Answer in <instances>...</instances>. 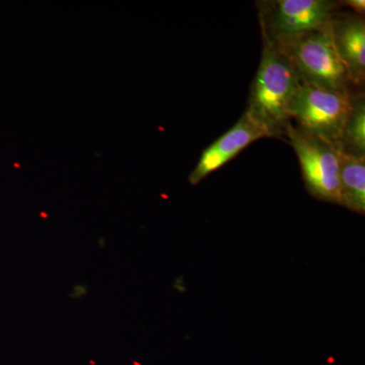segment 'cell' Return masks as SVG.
I'll list each match as a JSON object with an SVG mask.
<instances>
[{
    "instance_id": "1",
    "label": "cell",
    "mask_w": 365,
    "mask_h": 365,
    "mask_svg": "<svg viewBox=\"0 0 365 365\" xmlns=\"http://www.w3.org/2000/svg\"><path fill=\"white\" fill-rule=\"evenodd\" d=\"M262 39L260 66L250 88L246 111L269 136L283 137L292 121L290 107L302 83L277 45L266 36L262 35Z\"/></svg>"
},
{
    "instance_id": "2",
    "label": "cell",
    "mask_w": 365,
    "mask_h": 365,
    "mask_svg": "<svg viewBox=\"0 0 365 365\" xmlns=\"http://www.w3.org/2000/svg\"><path fill=\"white\" fill-rule=\"evenodd\" d=\"M274 43L294 67L302 86L352 91L351 79L334 47L330 28Z\"/></svg>"
},
{
    "instance_id": "3",
    "label": "cell",
    "mask_w": 365,
    "mask_h": 365,
    "mask_svg": "<svg viewBox=\"0 0 365 365\" xmlns=\"http://www.w3.org/2000/svg\"><path fill=\"white\" fill-rule=\"evenodd\" d=\"M285 136L299 158L307 192L317 200L340 205L339 148L302 131L292 121Z\"/></svg>"
},
{
    "instance_id": "4",
    "label": "cell",
    "mask_w": 365,
    "mask_h": 365,
    "mask_svg": "<svg viewBox=\"0 0 365 365\" xmlns=\"http://www.w3.org/2000/svg\"><path fill=\"white\" fill-rule=\"evenodd\" d=\"M353 96V91L342 93L302 85L290 107V119L302 131L337 148Z\"/></svg>"
},
{
    "instance_id": "5",
    "label": "cell",
    "mask_w": 365,
    "mask_h": 365,
    "mask_svg": "<svg viewBox=\"0 0 365 365\" xmlns=\"http://www.w3.org/2000/svg\"><path fill=\"white\" fill-rule=\"evenodd\" d=\"M262 35L280 41L330 28L339 1L269 0L257 2Z\"/></svg>"
},
{
    "instance_id": "6",
    "label": "cell",
    "mask_w": 365,
    "mask_h": 365,
    "mask_svg": "<svg viewBox=\"0 0 365 365\" xmlns=\"http://www.w3.org/2000/svg\"><path fill=\"white\" fill-rule=\"evenodd\" d=\"M266 137H270L268 132L245 111L230 130L203 150L195 168L190 173V184L198 185L209 175L234 160L250 144Z\"/></svg>"
},
{
    "instance_id": "7",
    "label": "cell",
    "mask_w": 365,
    "mask_h": 365,
    "mask_svg": "<svg viewBox=\"0 0 365 365\" xmlns=\"http://www.w3.org/2000/svg\"><path fill=\"white\" fill-rule=\"evenodd\" d=\"M330 31L334 47L347 69L352 85L360 88L365 79L364 16L353 11H336Z\"/></svg>"
},
{
    "instance_id": "8",
    "label": "cell",
    "mask_w": 365,
    "mask_h": 365,
    "mask_svg": "<svg viewBox=\"0 0 365 365\" xmlns=\"http://www.w3.org/2000/svg\"><path fill=\"white\" fill-rule=\"evenodd\" d=\"M340 205L357 215L365 213V157L339 150Z\"/></svg>"
},
{
    "instance_id": "9",
    "label": "cell",
    "mask_w": 365,
    "mask_h": 365,
    "mask_svg": "<svg viewBox=\"0 0 365 365\" xmlns=\"http://www.w3.org/2000/svg\"><path fill=\"white\" fill-rule=\"evenodd\" d=\"M337 148L343 153L365 157V100L364 93H354L351 109L343 127Z\"/></svg>"
},
{
    "instance_id": "10",
    "label": "cell",
    "mask_w": 365,
    "mask_h": 365,
    "mask_svg": "<svg viewBox=\"0 0 365 365\" xmlns=\"http://www.w3.org/2000/svg\"><path fill=\"white\" fill-rule=\"evenodd\" d=\"M340 6H347L351 9L353 13L359 16H364L365 1L364 0H344L339 2Z\"/></svg>"
}]
</instances>
